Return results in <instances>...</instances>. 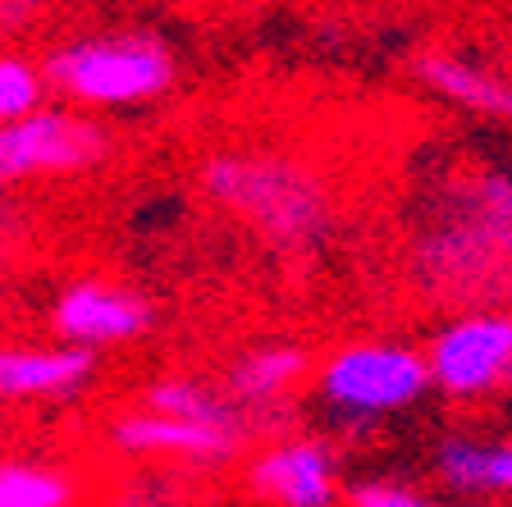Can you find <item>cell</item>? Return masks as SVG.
<instances>
[{
	"label": "cell",
	"instance_id": "1",
	"mask_svg": "<svg viewBox=\"0 0 512 507\" xmlns=\"http://www.w3.org/2000/svg\"><path fill=\"white\" fill-rule=\"evenodd\" d=\"M407 275L439 307L512 311V174L439 183L407 243Z\"/></svg>",
	"mask_w": 512,
	"mask_h": 507
},
{
	"label": "cell",
	"instance_id": "8",
	"mask_svg": "<svg viewBox=\"0 0 512 507\" xmlns=\"http://www.w3.org/2000/svg\"><path fill=\"white\" fill-rule=\"evenodd\" d=\"M110 453L128 462H183L197 471H229L247 457L252 434L247 430H220V425H197L179 416H160L147 407H124L101 430Z\"/></svg>",
	"mask_w": 512,
	"mask_h": 507
},
{
	"label": "cell",
	"instance_id": "5",
	"mask_svg": "<svg viewBox=\"0 0 512 507\" xmlns=\"http://www.w3.org/2000/svg\"><path fill=\"white\" fill-rule=\"evenodd\" d=\"M115 156V133L96 115L55 101L0 128V192L32 179H78Z\"/></svg>",
	"mask_w": 512,
	"mask_h": 507
},
{
	"label": "cell",
	"instance_id": "16",
	"mask_svg": "<svg viewBox=\"0 0 512 507\" xmlns=\"http://www.w3.org/2000/svg\"><path fill=\"white\" fill-rule=\"evenodd\" d=\"M51 106V83H46L42 60L23 51H0V128L19 124Z\"/></svg>",
	"mask_w": 512,
	"mask_h": 507
},
{
	"label": "cell",
	"instance_id": "17",
	"mask_svg": "<svg viewBox=\"0 0 512 507\" xmlns=\"http://www.w3.org/2000/svg\"><path fill=\"white\" fill-rule=\"evenodd\" d=\"M343 507H439V498L403 480H352L343 489Z\"/></svg>",
	"mask_w": 512,
	"mask_h": 507
},
{
	"label": "cell",
	"instance_id": "11",
	"mask_svg": "<svg viewBox=\"0 0 512 507\" xmlns=\"http://www.w3.org/2000/svg\"><path fill=\"white\" fill-rule=\"evenodd\" d=\"M101 380V357L74 343H0V407H74Z\"/></svg>",
	"mask_w": 512,
	"mask_h": 507
},
{
	"label": "cell",
	"instance_id": "12",
	"mask_svg": "<svg viewBox=\"0 0 512 507\" xmlns=\"http://www.w3.org/2000/svg\"><path fill=\"white\" fill-rule=\"evenodd\" d=\"M430 466H435L439 485L448 494H462V498L512 494V439L480 444L471 434H444L430 448Z\"/></svg>",
	"mask_w": 512,
	"mask_h": 507
},
{
	"label": "cell",
	"instance_id": "3",
	"mask_svg": "<svg viewBox=\"0 0 512 507\" xmlns=\"http://www.w3.org/2000/svg\"><path fill=\"white\" fill-rule=\"evenodd\" d=\"M51 96L87 115H124L142 110L179 83V55L156 37V28H92L64 37L42 55Z\"/></svg>",
	"mask_w": 512,
	"mask_h": 507
},
{
	"label": "cell",
	"instance_id": "6",
	"mask_svg": "<svg viewBox=\"0 0 512 507\" xmlns=\"http://www.w3.org/2000/svg\"><path fill=\"white\" fill-rule=\"evenodd\" d=\"M156 325V297H147L128 279L110 275H78L69 284H60V293L51 297V311H46V329L60 343L87 348L96 357L115 348H133V343L156 334Z\"/></svg>",
	"mask_w": 512,
	"mask_h": 507
},
{
	"label": "cell",
	"instance_id": "4",
	"mask_svg": "<svg viewBox=\"0 0 512 507\" xmlns=\"http://www.w3.org/2000/svg\"><path fill=\"white\" fill-rule=\"evenodd\" d=\"M311 389L330 412L334 430H343V439H371L375 425L412 412L435 384L421 348L389 343V338H352L316 357Z\"/></svg>",
	"mask_w": 512,
	"mask_h": 507
},
{
	"label": "cell",
	"instance_id": "18",
	"mask_svg": "<svg viewBox=\"0 0 512 507\" xmlns=\"http://www.w3.org/2000/svg\"><path fill=\"white\" fill-rule=\"evenodd\" d=\"M32 238V220L14 192H0V270H10Z\"/></svg>",
	"mask_w": 512,
	"mask_h": 507
},
{
	"label": "cell",
	"instance_id": "13",
	"mask_svg": "<svg viewBox=\"0 0 512 507\" xmlns=\"http://www.w3.org/2000/svg\"><path fill=\"white\" fill-rule=\"evenodd\" d=\"M412 74L435 96L453 101V106L512 124V83H503L490 69H480V64L462 60V55H448V51H426L412 60Z\"/></svg>",
	"mask_w": 512,
	"mask_h": 507
},
{
	"label": "cell",
	"instance_id": "9",
	"mask_svg": "<svg viewBox=\"0 0 512 507\" xmlns=\"http://www.w3.org/2000/svg\"><path fill=\"white\" fill-rule=\"evenodd\" d=\"M339 448L316 434H279L243 457V494L266 507H343Z\"/></svg>",
	"mask_w": 512,
	"mask_h": 507
},
{
	"label": "cell",
	"instance_id": "7",
	"mask_svg": "<svg viewBox=\"0 0 512 507\" xmlns=\"http://www.w3.org/2000/svg\"><path fill=\"white\" fill-rule=\"evenodd\" d=\"M430 384L453 402L512 389V311H458L430 334Z\"/></svg>",
	"mask_w": 512,
	"mask_h": 507
},
{
	"label": "cell",
	"instance_id": "10",
	"mask_svg": "<svg viewBox=\"0 0 512 507\" xmlns=\"http://www.w3.org/2000/svg\"><path fill=\"white\" fill-rule=\"evenodd\" d=\"M316 357H311L302 343H288V338H270V343H252V348L234 352L229 366H224L220 384L224 393L234 398V407L252 421L256 434H288L298 407V389L311 380Z\"/></svg>",
	"mask_w": 512,
	"mask_h": 507
},
{
	"label": "cell",
	"instance_id": "19",
	"mask_svg": "<svg viewBox=\"0 0 512 507\" xmlns=\"http://www.w3.org/2000/svg\"><path fill=\"white\" fill-rule=\"evenodd\" d=\"M51 5L55 0H0V32L19 37V32H28L32 23L51 10Z\"/></svg>",
	"mask_w": 512,
	"mask_h": 507
},
{
	"label": "cell",
	"instance_id": "15",
	"mask_svg": "<svg viewBox=\"0 0 512 507\" xmlns=\"http://www.w3.org/2000/svg\"><path fill=\"white\" fill-rule=\"evenodd\" d=\"M0 507H83V476L55 457L0 453Z\"/></svg>",
	"mask_w": 512,
	"mask_h": 507
},
{
	"label": "cell",
	"instance_id": "2",
	"mask_svg": "<svg viewBox=\"0 0 512 507\" xmlns=\"http://www.w3.org/2000/svg\"><path fill=\"white\" fill-rule=\"evenodd\" d=\"M197 188L279 256H311L339 224L334 183L311 160L270 147H220L197 160Z\"/></svg>",
	"mask_w": 512,
	"mask_h": 507
},
{
	"label": "cell",
	"instance_id": "14",
	"mask_svg": "<svg viewBox=\"0 0 512 507\" xmlns=\"http://www.w3.org/2000/svg\"><path fill=\"white\" fill-rule=\"evenodd\" d=\"M138 407L160 416H179V421H197V425H220V430H252L243 412L234 407V398L224 393L220 380H206V375H188V370H170V375H156L138 389Z\"/></svg>",
	"mask_w": 512,
	"mask_h": 507
}]
</instances>
